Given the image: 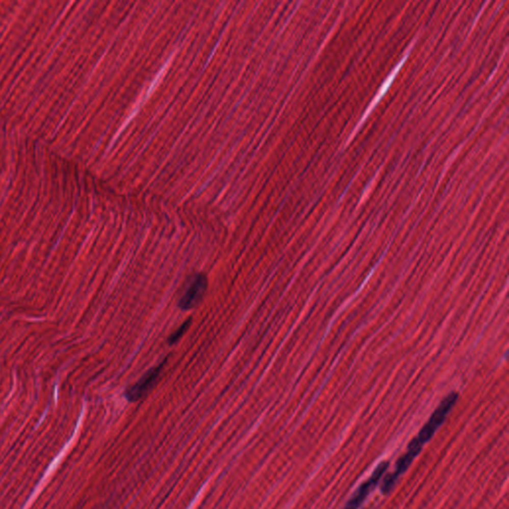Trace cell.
Returning a JSON list of instances; mask_svg holds the SVG:
<instances>
[{
  "label": "cell",
  "mask_w": 509,
  "mask_h": 509,
  "mask_svg": "<svg viewBox=\"0 0 509 509\" xmlns=\"http://www.w3.org/2000/svg\"><path fill=\"white\" fill-rule=\"evenodd\" d=\"M457 397V393L451 392L440 403L438 408L431 414L428 422L423 426L418 436L414 439L420 446L423 447L427 442H429L437 430L443 425L450 410L456 403Z\"/></svg>",
  "instance_id": "cell-1"
},
{
  "label": "cell",
  "mask_w": 509,
  "mask_h": 509,
  "mask_svg": "<svg viewBox=\"0 0 509 509\" xmlns=\"http://www.w3.org/2000/svg\"><path fill=\"white\" fill-rule=\"evenodd\" d=\"M208 279L206 274L199 273L192 275L185 292L179 299L178 307L183 311H190L197 308L206 294Z\"/></svg>",
  "instance_id": "cell-2"
},
{
  "label": "cell",
  "mask_w": 509,
  "mask_h": 509,
  "mask_svg": "<svg viewBox=\"0 0 509 509\" xmlns=\"http://www.w3.org/2000/svg\"><path fill=\"white\" fill-rule=\"evenodd\" d=\"M166 360H167V358H165L164 361H162L159 365L149 369L137 381V383H135L134 385H132L131 387H129L126 389L124 395H125V398L128 399V401L135 403V402L143 399L149 392L157 386V384L160 379V375L163 371L162 369L166 363Z\"/></svg>",
  "instance_id": "cell-3"
},
{
  "label": "cell",
  "mask_w": 509,
  "mask_h": 509,
  "mask_svg": "<svg viewBox=\"0 0 509 509\" xmlns=\"http://www.w3.org/2000/svg\"><path fill=\"white\" fill-rule=\"evenodd\" d=\"M388 467H389V463L387 461L386 462H382L376 468V470H374V472L371 474V476L366 481H364L359 487V489L356 490V492L353 494L352 497L349 499V501L347 502V504L345 505L344 509L359 508L363 504V502L365 501V499L367 498V496L372 491L373 489L382 479V477L384 476V474L386 473V471L388 470Z\"/></svg>",
  "instance_id": "cell-4"
},
{
  "label": "cell",
  "mask_w": 509,
  "mask_h": 509,
  "mask_svg": "<svg viewBox=\"0 0 509 509\" xmlns=\"http://www.w3.org/2000/svg\"><path fill=\"white\" fill-rule=\"evenodd\" d=\"M191 321H192V318H188L187 320H185L181 325L180 327H178L176 329V332L172 333L169 337H168V343L170 345H173L175 344L176 342H178L180 340V338L185 334V333L188 332L189 327L191 326Z\"/></svg>",
  "instance_id": "cell-5"
}]
</instances>
